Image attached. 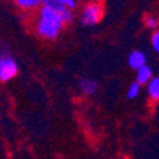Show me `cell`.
Segmentation results:
<instances>
[{
  "instance_id": "cell-1",
  "label": "cell",
  "mask_w": 159,
  "mask_h": 159,
  "mask_svg": "<svg viewBox=\"0 0 159 159\" xmlns=\"http://www.w3.org/2000/svg\"><path fill=\"white\" fill-rule=\"evenodd\" d=\"M65 23L56 10L46 6H40L34 20V32L39 37L46 40H53L59 36Z\"/></svg>"
},
{
  "instance_id": "cell-6",
  "label": "cell",
  "mask_w": 159,
  "mask_h": 159,
  "mask_svg": "<svg viewBox=\"0 0 159 159\" xmlns=\"http://www.w3.org/2000/svg\"><path fill=\"white\" fill-rule=\"evenodd\" d=\"M19 9L26 11H33L42 6V0H13Z\"/></svg>"
},
{
  "instance_id": "cell-4",
  "label": "cell",
  "mask_w": 159,
  "mask_h": 159,
  "mask_svg": "<svg viewBox=\"0 0 159 159\" xmlns=\"http://www.w3.org/2000/svg\"><path fill=\"white\" fill-rule=\"evenodd\" d=\"M128 63H129V66L132 67V69L138 70L139 67L146 65V56H145V53L141 52V50H133L129 55V57H128Z\"/></svg>"
},
{
  "instance_id": "cell-5",
  "label": "cell",
  "mask_w": 159,
  "mask_h": 159,
  "mask_svg": "<svg viewBox=\"0 0 159 159\" xmlns=\"http://www.w3.org/2000/svg\"><path fill=\"white\" fill-rule=\"evenodd\" d=\"M152 79V69L145 65L136 70V83L138 85H148V82Z\"/></svg>"
},
{
  "instance_id": "cell-2",
  "label": "cell",
  "mask_w": 159,
  "mask_h": 159,
  "mask_svg": "<svg viewBox=\"0 0 159 159\" xmlns=\"http://www.w3.org/2000/svg\"><path fill=\"white\" fill-rule=\"evenodd\" d=\"M17 63L6 46L0 48V80L9 82L17 75Z\"/></svg>"
},
{
  "instance_id": "cell-11",
  "label": "cell",
  "mask_w": 159,
  "mask_h": 159,
  "mask_svg": "<svg viewBox=\"0 0 159 159\" xmlns=\"http://www.w3.org/2000/svg\"><path fill=\"white\" fill-rule=\"evenodd\" d=\"M145 22H146V26H148L149 29H153V30H155L156 27H158V19H156L155 16H146Z\"/></svg>"
},
{
  "instance_id": "cell-12",
  "label": "cell",
  "mask_w": 159,
  "mask_h": 159,
  "mask_svg": "<svg viewBox=\"0 0 159 159\" xmlns=\"http://www.w3.org/2000/svg\"><path fill=\"white\" fill-rule=\"evenodd\" d=\"M151 43H152L153 50H155V52H159V33H158V32H155V33L152 34Z\"/></svg>"
},
{
  "instance_id": "cell-3",
  "label": "cell",
  "mask_w": 159,
  "mask_h": 159,
  "mask_svg": "<svg viewBox=\"0 0 159 159\" xmlns=\"http://www.w3.org/2000/svg\"><path fill=\"white\" fill-rule=\"evenodd\" d=\"M103 17V7L99 2H89L80 15V23L85 26H95Z\"/></svg>"
},
{
  "instance_id": "cell-7",
  "label": "cell",
  "mask_w": 159,
  "mask_h": 159,
  "mask_svg": "<svg viewBox=\"0 0 159 159\" xmlns=\"http://www.w3.org/2000/svg\"><path fill=\"white\" fill-rule=\"evenodd\" d=\"M148 93L152 100L158 102L159 99V79L158 78H152L148 82Z\"/></svg>"
},
{
  "instance_id": "cell-10",
  "label": "cell",
  "mask_w": 159,
  "mask_h": 159,
  "mask_svg": "<svg viewBox=\"0 0 159 159\" xmlns=\"http://www.w3.org/2000/svg\"><path fill=\"white\" fill-rule=\"evenodd\" d=\"M139 92H141V85H138L136 82H133L132 85L129 86V89H128V98L129 99H135L139 95Z\"/></svg>"
},
{
  "instance_id": "cell-8",
  "label": "cell",
  "mask_w": 159,
  "mask_h": 159,
  "mask_svg": "<svg viewBox=\"0 0 159 159\" xmlns=\"http://www.w3.org/2000/svg\"><path fill=\"white\" fill-rule=\"evenodd\" d=\"M80 89L85 95H93L98 90V83L92 79H83L80 82Z\"/></svg>"
},
{
  "instance_id": "cell-9",
  "label": "cell",
  "mask_w": 159,
  "mask_h": 159,
  "mask_svg": "<svg viewBox=\"0 0 159 159\" xmlns=\"http://www.w3.org/2000/svg\"><path fill=\"white\" fill-rule=\"evenodd\" d=\"M57 3H59L60 7L69 9L72 11L78 7V0H57Z\"/></svg>"
}]
</instances>
